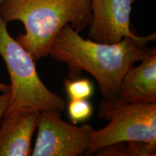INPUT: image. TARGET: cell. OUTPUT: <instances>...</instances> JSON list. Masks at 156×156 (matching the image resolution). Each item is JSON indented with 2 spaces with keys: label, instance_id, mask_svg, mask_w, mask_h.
I'll return each mask as SVG.
<instances>
[{
  "label": "cell",
  "instance_id": "5b68a950",
  "mask_svg": "<svg viewBox=\"0 0 156 156\" xmlns=\"http://www.w3.org/2000/svg\"><path fill=\"white\" fill-rule=\"evenodd\" d=\"M90 126L67 123L55 111L40 112L33 156H77L87 153Z\"/></svg>",
  "mask_w": 156,
  "mask_h": 156
},
{
  "label": "cell",
  "instance_id": "30bf717a",
  "mask_svg": "<svg viewBox=\"0 0 156 156\" xmlns=\"http://www.w3.org/2000/svg\"><path fill=\"white\" fill-rule=\"evenodd\" d=\"M64 87L70 100L87 99L94 93V86L92 82L85 78L66 80L64 81Z\"/></svg>",
  "mask_w": 156,
  "mask_h": 156
},
{
  "label": "cell",
  "instance_id": "8fae6325",
  "mask_svg": "<svg viewBox=\"0 0 156 156\" xmlns=\"http://www.w3.org/2000/svg\"><path fill=\"white\" fill-rule=\"evenodd\" d=\"M93 112V106L87 99L70 100L67 106V112L71 122L77 124L90 119Z\"/></svg>",
  "mask_w": 156,
  "mask_h": 156
},
{
  "label": "cell",
  "instance_id": "7a4b0ae2",
  "mask_svg": "<svg viewBox=\"0 0 156 156\" xmlns=\"http://www.w3.org/2000/svg\"><path fill=\"white\" fill-rule=\"evenodd\" d=\"M0 15L7 23H23L25 34L16 38L35 62L48 55L60 30L70 25L80 32L90 23V0H5Z\"/></svg>",
  "mask_w": 156,
  "mask_h": 156
},
{
  "label": "cell",
  "instance_id": "8992f818",
  "mask_svg": "<svg viewBox=\"0 0 156 156\" xmlns=\"http://www.w3.org/2000/svg\"><path fill=\"white\" fill-rule=\"evenodd\" d=\"M134 0H90L92 17L89 39L103 44H116L125 37L137 38L130 28Z\"/></svg>",
  "mask_w": 156,
  "mask_h": 156
},
{
  "label": "cell",
  "instance_id": "3957f363",
  "mask_svg": "<svg viewBox=\"0 0 156 156\" xmlns=\"http://www.w3.org/2000/svg\"><path fill=\"white\" fill-rule=\"evenodd\" d=\"M7 23L0 15V54L11 80L10 100L4 116L22 111L62 112L66 107L65 101L41 80L34 58L11 36Z\"/></svg>",
  "mask_w": 156,
  "mask_h": 156
},
{
  "label": "cell",
  "instance_id": "4fadbf2b",
  "mask_svg": "<svg viewBox=\"0 0 156 156\" xmlns=\"http://www.w3.org/2000/svg\"><path fill=\"white\" fill-rule=\"evenodd\" d=\"M10 90V85H7V84L0 83V92H7Z\"/></svg>",
  "mask_w": 156,
  "mask_h": 156
},
{
  "label": "cell",
  "instance_id": "7c38bea8",
  "mask_svg": "<svg viewBox=\"0 0 156 156\" xmlns=\"http://www.w3.org/2000/svg\"><path fill=\"white\" fill-rule=\"evenodd\" d=\"M9 100H10V90L3 93L2 95H0V122L6 110L8 108Z\"/></svg>",
  "mask_w": 156,
  "mask_h": 156
},
{
  "label": "cell",
  "instance_id": "5bb4252c",
  "mask_svg": "<svg viewBox=\"0 0 156 156\" xmlns=\"http://www.w3.org/2000/svg\"><path fill=\"white\" fill-rule=\"evenodd\" d=\"M4 1H5V0H0V5H2V3Z\"/></svg>",
  "mask_w": 156,
  "mask_h": 156
},
{
  "label": "cell",
  "instance_id": "ba28073f",
  "mask_svg": "<svg viewBox=\"0 0 156 156\" xmlns=\"http://www.w3.org/2000/svg\"><path fill=\"white\" fill-rule=\"evenodd\" d=\"M119 95L126 102L156 103L155 48L139 66L128 70L121 82Z\"/></svg>",
  "mask_w": 156,
  "mask_h": 156
},
{
  "label": "cell",
  "instance_id": "277c9868",
  "mask_svg": "<svg viewBox=\"0 0 156 156\" xmlns=\"http://www.w3.org/2000/svg\"><path fill=\"white\" fill-rule=\"evenodd\" d=\"M98 116L110 123L98 130L91 127L87 155L122 142L138 141L156 145V103H129L120 96L103 98Z\"/></svg>",
  "mask_w": 156,
  "mask_h": 156
},
{
  "label": "cell",
  "instance_id": "52a82bcc",
  "mask_svg": "<svg viewBox=\"0 0 156 156\" xmlns=\"http://www.w3.org/2000/svg\"><path fill=\"white\" fill-rule=\"evenodd\" d=\"M39 116L38 111H22L3 116L0 156L31 155V140L38 126Z\"/></svg>",
  "mask_w": 156,
  "mask_h": 156
},
{
  "label": "cell",
  "instance_id": "9c48e42d",
  "mask_svg": "<svg viewBox=\"0 0 156 156\" xmlns=\"http://www.w3.org/2000/svg\"><path fill=\"white\" fill-rule=\"evenodd\" d=\"M156 145L138 141L122 142L103 148L97 155L155 156Z\"/></svg>",
  "mask_w": 156,
  "mask_h": 156
},
{
  "label": "cell",
  "instance_id": "6da1fadb",
  "mask_svg": "<svg viewBox=\"0 0 156 156\" xmlns=\"http://www.w3.org/2000/svg\"><path fill=\"white\" fill-rule=\"evenodd\" d=\"M155 35L103 44L83 38L67 25L54 40L48 55L67 64L72 79L82 71L90 74L98 83L103 98H112L120 96L121 82L128 70L153 51L154 48H147L146 44L155 40Z\"/></svg>",
  "mask_w": 156,
  "mask_h": 156
}]
</instances>
